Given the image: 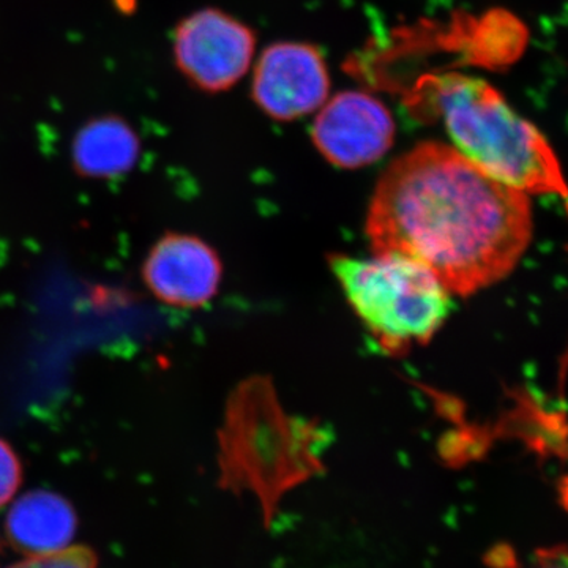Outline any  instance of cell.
<instances>
[{"label": "cell", "mask_w": 568, "mask_h": 568, "mask_svg": "<svg viewBox=\"0 0 568 568\" xmlns=\"http://www.w3.org/2000/svg\"><path fill=\"white\" fill-rule=\"evenodd\" d=\"M366 234L375 252L410 257L466 297L515 271L532 242V204L454 145L422 142L379 179Z\"/></svg>", "instance_id": "1"}, {"label": "cell", "mask_w": 568, "mask_h": 568, "mask_svg": "<svg viewBox=\"0 0 568 568\" xmlns=\"http://www.w3.org/2000/svg\"><path fill=\"white\" fill-rule=\"evenodd\" d=\"M429 93L454 148L496 181L526 194L568 196L555 149L487 81L450 73L429 78Z\"/></svg>", "instance_id": "2"}, {"label": "cell", "mask_w": 568, "mask_h": 568, "mask_svg": "<svg viewBox=\"0 0 568 568\" xmlns=\"http://www.w3.org/2000/svg\"><path fill=\"white\" fill-rule=\"evenodd\" d=\"M331 265L355 315L388 354L428 343L454 310V294L403 254L334 256Z\"/></svg>", "instance_id": "3"}, {"label": "cell", "mask_w": 568, "mask_h": 568, "mask_svg": "<svg viewBox=\"0 0 568 568\" xmlns=\"http://www.w3.org/2000/svg\"><path fill=\"white\" fill-rule=\"evenodd\" d=\"M252 29L219 10L197 11L179 26V69L204 91L233 88L248 71L254 54Z\"/></svg>", "instance_id": "4"}, {"label": "cell", "mask_w": 568, "mask_h": 568, "mask_svg": "<svg viewBox=\"0 0 568 568\" xmlns=\"http://www.w3.org/2000/svg\"><path fill=\"white\" fill-rule=\"evenodd\" d=\"M312 134L328 162L354 170L386 155L394 144L395 122L375 97L347 91L320 108Z\"/></svg>", "instance_id": "5"}, {"label": "cell", "mask_w": 568, "mask_h": 568, "mask_svg": "<svg viewBox=\"0 0 568 568\" xmlns=\"http://www.w3.org/2000/svg\"><path fill=\"white\" fill-rule=\"evenodd\" d=\"M328 91L327 65L310 44H272L254 70V102L278 121H294L320 110L327 102Z\"/></svg>", "instance_id": "6"}, {"label": "cell", "mask_w": 568, "mask_h": 568, "mask_svg": "<svg viewBox=\"0 0 568 568\" xmlns=\"http://www.w3.org/2000/svg\"><path fill=\"white\" fill-rule=\"evenodd\" d=\"M141 274L145 286L163 304L200 308L219 291L222 263L201 239L166 234L152 246Z\"/></svg>", "instance_id": "7"}, {"label": "cell", "mask_w": 568, "mask_h": 568, "mask_svg": "<svg viewBox=\"0 0 568 568\" xmlns=\"http://www.w3.org/2000/svg\"><path fill=\"white\" fill-rule=\"evenodd\" d=\"M7 536L18 551L47 556L61 551L77 534V514L65 497L51 491H31L11 507Z\"/></svg>", "instance_id": "8"}, {"label": "cell", "mask_w": 568, "mask_h": 568, "mask_svg": "<svg viewBox=\"0 0 568 568\" xmlns=\"http://www.w3.org/2000/svg\"><path fill=\"white\" fill-rule=\"evenodd\" d=\"M138 153L140 142L125 122L118 118L99 119L78 133L74 166L85 178H118L132 170Z\"/></svg>", "instance_id": "9"}, {"label": "cell", "mask_w": 568, "mask_h": 568, "mask_svg": "<svg viewBox=\"0 0 568 568\" xmlns=\"http://www.w3.org/2000/svg\"><path fill=\"white\" fill-rule=\"evenodd\" d=\"M22 481V465L17 452L0 437V507L17 495Z\"/></svg>", "instance_id": "10"}, {"label": "cell", "mask_w": 568, "mask_h": 568, "mask_svg": "<svg viewBox=\"0 0 568 568\" xmlns=\"http://www.w3.org/2000/svg\"><path fill=\"white\" fill-rule=\"evenodd\" d=\"M530 568H568V545L538 549Z\"/></svg>", "instance_id": "11"}, {"label": "cell", "mask_w": 568, "mask_h": 568, "mask_svg": "<svg viewBox=\"0 0 568 568\" xmlns=\"http://www.w3.org/2000/svg\"><path fill=\"white\" fill-rule=\"evenodd\" d=\"M559 500H560V506L566 508V510L568 511V474L566 477L562 478V480H560Z\"/></svg>", "instance_id": "12"}, {"label": "cell", "mask_w": 568, "mask_h": 568, "mask_svg": "<svg viewBox=\"0 0 568 568\" xmlns=\"http://www.w3.org/2000/svg\"><path fill=\"white\" fill-rule=\"evenodd\" d=\"M568 197V196H567Z\"/></svg>", "instance_id": "13"}]
</instances>
